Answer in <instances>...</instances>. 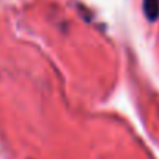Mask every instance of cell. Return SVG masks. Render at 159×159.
Listing matches in <instances>:
<instances>
[{"label": "cell", "mask_w": 159, "mask_h": 159, "mask_svg": "<svg viewBox=\"0 0 159 159\" xmlns=\"http://www.w3.org/2000/svg\"><path fill=\"white\" fill-rule=\"evenodd\" d=\"M142 7L145 17L150 22H156L159 19V0H142Z\"/></svg>", "instance_id": "cell-1"}]
</instances>
